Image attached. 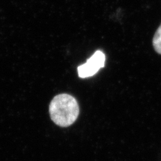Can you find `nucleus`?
Instances as JSON below:
<instances>
[{
    "label": "nucleus",
    "instance_id": "nucleus-1",
    "mask_svg": "<svg viewBox=\"0 0 161 161\" xmlns=\"http://www.w3.org/2000/svg\"><path fill=\"white\" fill-rule=\"evenodd\" d=\"M49 112L52 120L60 127H68L77 120L79 107L77 100L69 94L55 96L50 104Z\"/></svg>",
    "mask_w": 161,
    "mask_h": 161
},
{
    "label": "nucleus",
    "instance_id": "nucleus-2",
    "mask_svg": "<svg viewBox=\"0 0 161 161\" xmlns=\"http://www.w3.org/2000/svg\"><path fill=\"white\" fill-rule=\"evenodd\" d=\"M105 56L104 53L97 50L92 57H90L85 64L78 67V74L80 78H87L96 74L100 69L105 66Z\"/></svg>",
    "mask_w": 161,
    "mask_h": 161
},
{
    "label": "nucleus",
    "instance_id": "nucleus-3",
    "mask_svg": "<svg viewBox=\"0 0 161 161\" xmlns=\"http://www.w3.org/2000/svg\"><path fill=\"white\" fill-rule=\"evenodd\" d=\"M153 44L155 51L161 54V24L154 34Z\"/></svg>",
    "mask_w": 161,
    "mask_h": 161
}]
</instances>
